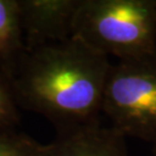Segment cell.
Returning <instances> with one entry per match:
<instances>
[{
	"label": "cell",
	"mask_w": 156,
	"mask_h": 156,
	"mask_svg": "<svg viewBox=\"0 0 156 156\" xmlns=\"http://www.w3.org/2000/svg\"><path fill=\"white\" fill-rule=\"evenodd\" d=\"M102 114L126 137L156 143V53L112 65Z\"/></svg>",
	"instance_id": "3"
},
{
	"label": "cell",
	"mask_w": 156,
	"mask_h": 156,
	"mask_svg": "<svg viewBox=\"0 0 156 156\" xmlns=\"http://www.w3.org/2000/svg\"><path fill=\"white\" fill-rule=\"evenodd\" d=\"M18 122V105L8 83L0 78V133L16 130Z\"/></svg>",
	"instance_id": "8"
},
{
	"label": "cell",
	"mask_w": 156,
	"mask_h": 156,
	"mask_svg": "<svg viewBox=\"0 0 156 156\" xmlns=\"http://www.w3.org/2000/svg\"><path fill=\"white\" fill-rule=\"evenodd\" d=\"M153 153L156 156V143H155V144H153Z\"/></svg>",
	"instance_id": "9"
},
{
	"label": "cell",
	"mask_w": 156,
	"mask_h": 156,
	"mask_svg": "<svg viewBox=\"0 0 156 156\" xmlns=\"http://www.w3.org/2000/svg\"><path fill=\"white\" fill-rule=\"evenodd\" d=\"M108 57L75 38L27 51L9 81L18 108L65 134L101 122Z\"/></svg>",
	"instance_id": "1"
},
{
	"label": "cell",
	"mask_w": 156,
	"mask_h": 156,
	"mask_svg": "<svg viewBox=\"0 0 156 156\" xmlns=\"http://www.w3.org/2000/svg\"><path fill=\"white\" fill-rule=\"evenodd\" d=\"M27 51L72 38L80 0H17Z\"/></svg>",
	"instance_id": "4"
},
{
	"label": "cell",
	"mask_w": 156,
	"mask_h": 156,
	"mask_svg": "<svg viewBox=\"0 0 156 156\" xmlns=\"http://www.w3.org/2000/svg\"><path fill=\"white\" fill-rule=\"evenodd\" d=\"M40 156H128L126 137L99 122L57 135L43 146Z\"/></svg>",
	"instance_id": "5"
},
{
	"label": "cell",
	"mask_w": 156,
	"mask_h": 156,
	"mask_svg": "<svg viewBox=\"0 0 156 156\" xmlns=\"http://www.w3.org/2000/svg\"><path fill=\"white\" fill-rule=\"evenodd\" d=\"M43 146L16 130L0 133V156H40Z\"/></svg>",
	"instance_id": "7"
},
{
	"label": "cell",
	"mask_w": 156,
	"mask_h": 156,
	"mask_svg": "<svg viewBox=\"0 0 156 156\" xmlns=\"http://www.w3.org/2000/svg\"><path fill=\"white\" fill-rule=\"evenodd\" d=\"M26 54L17 0H0V78L9 83Z\"/></svg>",
	"instance_id": "6"
},
{
	"label": "cell",
	"mask_w": 156,
	"mask_h": 156,
	"mask_svg": "<svg viewBox=\"0 0 156 156\" xmlns=\"http://www.w3.org/2000/svg\"><path fill=\"white\" fill-rule=\"evenodd\" d=\"M72 38L120 60L156 53V0H80Z\"/></svg>",
	"instance_id": "2"
}]
</instances>
